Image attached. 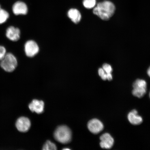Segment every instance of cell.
<instances>
[{
	"instance_id": "6da1fadb",
	"label": "cell",
	"mask_w": 150,
	"mask_h": 150,
	"mask_svg": "<svg viewBox=\"0 0 150 150\" xmlns=\"http://www.w3.org/2000/svg\"><path fill=\"white\" fill-rule=\"evenodd\" d=\"M115 10V5L112 2L105 1L97 4L93 8V14L101 19L108 21L113 16Z\"/></svg>"
},
{
	"instance_id": "7a4b0ae2",
	"label": "cell",
	"mask_w": 150,
	"mask_h": 150,
	"mask_svg": "<svg viewBox=\"0 0 150 150\" xmlns=\"http://www.w3.org/2000/svg\"><path fill=\"white\" fill-rule=\"evenodd\" d=\"M54 136L58 142L62 144H67L70 141L72 138V133L68 127L62 125L56 129Z\"/></svg>"
},
{
	"instance_id": "3957f363",
	"label": "cell",
	"mask_w": 150,
	"mask_h": 150,
	"mask_svg": "<svg viewBox=\"0 0 150 150\" xmlns=\"http://www.w3.org/2000/svg\"><path fill=\"white\" fill-rule=\"evenodd\" d=\"M18 65L16 58L11 53H7L1 61L0 65L2 68L7 72H11L16 69Z\"/></svg>"
},
{
	"instance_id": "277c9868",
	"label": "cell",
	"mask_w": 150,
	"mask_h": 150,
	"mask_svg": "<svg viewBox=\"0 0 150 150\" xmlns=\"http://www.w3.org/2000/svg\"><path fill=\"white\" fill-rule=\"evenodd\" d=\"M147 82L145 80H136L133 84V95L139 98H142L147 92Z\"/></svg>"
},
{
	"instance_id": "5b68a950",
	"label": "cell",
	"mask_w": 150,
	"mask_h": 150,
	"mask_svg": "<svg viewBox=\"0 0 150 150\" xmlns=\"http://www.w3.org/2000/svg\"><path fill=\"white\" fill-rule=\"evenodd\" d=\"M26 55L32 57L36 55L39 51V47L37 43L33 40H29L26 42L24 46Z\"/></svg>"
},
{
	"instance_id": "8992f818",
	"label": "cell",
	"mask_w": 150,
	"mask_h": 150,
	"mask_svg": "<svg viewBox=\"0 0 150 150\" xmlns=\"http://www.w3.org/2000/svg\"><path fill=\"white\" fill-rule=\"evenodd\" d=\"M89 130L93 134H99L104 129V126L103 123L99 120L94 119L90 120L87 125Z\"/></svg>"
},
{
	"instance_id": "52a82bcc",
	"label": "cell",
	"mask_w": 150,
	"mask_h": 150,
	"mask_svg": "<svg viewBox=\"0 0 150 150\" xmlns=\"http://www.w3.org/2000/svg\"><path fill=\"white\" fill-rule=\"evenodd\" d=\"M100 145L103 149H111L114 145V139L108 133L102 134L100 137Z\"/></svg>"
},
{
	"instance_id": "ba28073f",
	"label": "cell",
	"mask_w": 150,
	"mask_h": 150,
	"mask_svg": "<svg viewBox=\"0 0 150 150\" xmlns=\"http://www.w3.org/2000/svg\"><path fill=\"white\" fill-rule=\"evenodd\" d=\"M16 126L19 131L26 132L29 130L30 127L31 122L27 117H20L17 121Z\"/></svg>"
},
{
	"instance_id": "9c48e42d",
	"label": "cell",
	"mask_w": 150,
	"mask_h": 150,
	"mask_svg": "<svg viewBox=\"0 0 150 150\" xmlns=\"http://www.w3.org/2000/svg\"><path fill=\"white\" fill-rule=\"evenodd\" d=\"M13 13L16 15H26L27 14L28 8L27 5L23 2L18 1L14 4L12 7Z\"/></svg>"
},
{
	"instance_id": "30bf717a",
	"label": "cell",
	"mask_w": 150,
	"mask_h": 150,
	"mask_svg": "<svg viewBox=\"0 0 150 150\" xmlns=\"http://www.w3.org/2000/svg\"><path fill=\"white\" fill-rule=\"evenodd\" d=\"M6 36L9 40L16 42L20 38V30L18 28L11 26L6 30Z\"/></svg>"
},
{
	"instance_id": "8fae6325",
	"label": "cell",
	"mask_w": 150,
	"mask_h": 150,
	"mask_svg": "<svg viewBox=\"0 0 150 150\" xmlns=\"http://www.w3.org/2000/svg\"><path fill=\"white\" fill-rule=\"evenodd\" d=\"M29 107L32 112L38 114L42 113L44 111V103L42 100L34 99L30 103Z\"/></svg>"
},
{
	"instance_id": "7c38bea8",
	"label": "cell",
	"mask_w": 150,
	"mask_h": 150,
	"mask_svg": "<svg viewBox=\"0 0 150 150\" xmlns=\"http://www.w3.org/2000/svg\"><path fill=\"white\" fill-rule=\"evenodd\" d=\"M127 119L131 124L134 125H139L143 121L142 117L138 115V112L135 110L129 112L127 115Z\"/></svg>"
},
{
	"instance_id": "4fadbf2b",
	"label": "cell",
	"mask_w": 150,
	"mask_h": 150,
	"mask_svg": "<svg viewBox=\"0 0 150 150\" xmlns=\"http://www.w3.org/2000/svg\"><path fill=\"white\" fill-rule=\"evenodd\" d=\"M67 15L69 18L74 23H78L81 20V14L79 11L76 9L72 8L70 9L67 13Z\"/></svg>"
},
{
	"instance_id": "5bb4252c",
	"label": "cell",
	"mask_w": 150,
	"mask_h": 150,
	"mask_svg": "<svg viewBox=\"0 0 150 150\" xmlns=\"http://www.w3.org/2000/svg\"><path fill=\"white\" fill-rule=\"evenodd\" d=\"M9 17V14L6 11L0 9V24L5 23Z\"/></svg>"
},
{
	"instance_id": "9a60e30c",
	"label": "cell",
	"mask_w": 150,
	"mask_h": 150,
	"mask_svg": "<svg viewBox=\"0 0 150 150\" xmlns=\"http://www.w3.org/2000/svg\"><path fill=\"white\" fill-rule=\"evenodd\" d=\"M83 4L84 6L87 9L94 8L96 4V0H83Z\"/></svg>"
},
{
	"instance_id": "2e32d148",
	"label": "cell",
	"mask_w": 150,
	"mask_h": 150,
	"mask_svg": "<svg viewBox=\"0 0 150 150\" xmlns=\"http://www.w3.org/2000/svg\"><path fill=\"white\" fill-rule=\"evenodd\" d=\"M43 150H55L57 149V147L55 144L50 141H47L43 147Z\"/></svg>"
},
{
	"instance_id": "e0dca14e",
	"label": "cell",
	"mask_w": 150,
	"mask_h": 150,
	"mask_svg": "<svg viewBox=\"0 0 150 150\" xmlns=\"http://www.w3.org/2000/svg\"><path fill=\"white\" fill-rule=\"evenodd\" d=\"M102 68L106 74H111L112 69L111 65L107 63L104 64L103 65Z\"/></svg>"
},
{
	"instance_id": "ac0fdd59",
	"label": "cell",
	"mask_w": 150,
	"mask_h": 150,
	"mask_svg": "<svg viewBox=\"0 0 150 150\" xmlns=\"http://www.w3.org/2000/svg\"><path fill=\"white\" fill-rule=\"evenodd\" d=\"M98 72L99 76L103 80L105 81L107 80V74L105 72L102 68H99Z\"/></svg>"
},
{
	"instance_id": "d6986e66",
	"label": "cell",
	"mask_w": 150,
	"mask_h": 150,
	"mask_svg": "<svg viewBox=\"0 0 150 150\" xmlns=\"http://www.w3.org/2000/svg\"><path fill=\"white\" fill-rule=\"evenodd\" d=\"M6 54V50L4 47L0 46V61L3 59Z\"/></svg>"
},
{
	"instance_id": "ffe728a7",
	"label": "cell",
	"mask_w": 150,
	"mask_h": 150,
	"mask_svg": "<svg viewBox=\"0 0 150 150\" xmlns=\"http://www.w3.org/2000/svg\"><path fill=\"white\" fill-rule=\"evenodd\" d=\"M112 76L111 74H107V80L108 81L112 80Z\"/></svg>"
},
{
	"instance_id": "44dd1931",
	"label": "cell",
	"mask_w": 150,
	"mask_h": 150,
	"mask_svg": "<svg viewBox=\"0 0 150 150\" xmlns=\"http://www.w3.org/2000/svg\"><path fill=\"white\" fill-rule=\"evenodd\" d=\"M147 74L150 77V67L148 69L147 72Z\"/></svg>"
},
{
	"instance_id": "7402d4cb",
	"label": "cell",
	"mask_w": 150,
	"mask_h": 150,
	"mask_svg": "<svg viewBox=\"0 0 150 150\" xmlns=\"http://www.w3.org/2000/svg\"><path fill=\"white\" fill-rule=\"evenodd\" d=\"M65 149H66V150H69V149H64L63 150H65Z\"/></svg>"
},
{
	"instance_id": "603a6c76",
	"label": "cell",
	"mask_w": 150,
	"mask_h": 150,
	"mask_svg": "<svg viewBox=\"0 0 150 150\" xmlns=\"http://www.w3.org/2000/svg\"><path fill=\"white\" fill-rule=\"evenodd\" d=\"M149 97H150V93H149Z\"/></svg>"
},
{
	"instance_id": "cb8c5ba5",
	"label": "cell",
	"mask_w": 150,
	"mask_h": 150,
	"mask_svg": "<svg viewBox=\"0 0 150 150\" xmlns=\"http://www.w3.org/2000/svg\"><path fill=\"white\" fill-rule=\"evenodd\" d=\"M1 9V6H0V9Z\"/></svg>"
}]
</instances>
